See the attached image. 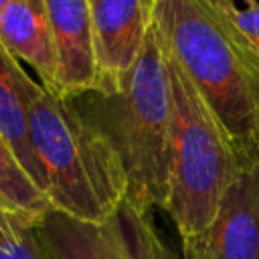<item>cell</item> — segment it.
<instances>
[{
    "label": "cell",
    "instance_id": "cell-1",
    "mask_svg": "<svg viewBox=\"0 0 259 259\" xmlns=\"http://www.w3.org/2000/svg\"><path fill=\"white\" fill-rule=\"evenodd\" d=\"M115 152L127 182L125 202L138 212L166 206L172 140V95L162 38L150 24L146 42L113 91L69 97Z\"/></svg>",
    "mask_w": 259,
    "mask_h": 259
},
{
    "label": "cell",
    "instance_id": "cell-2",
    "mask_svg": "<svg viewBox=\"0 0 259 259\" xmlns=\"http://www.w3.org/2000/svg\"><path fill=\"white\" fill-rule=\"evenodd\" d=\"M152 24L241 156L259 158V55L206 0H156Z\"/></svg>",
    "mask_w": 259,
    "mask_h": 259
},
{
    "label": "cell",
    "instance_id": "cell-3",
    "mask_svg": "<svg viewBox=\"0 0 259 259\" xmlns=\"http://www.w3.org/2000/svg\"><path fill=\"white\" fill-rule=\"evenodd\" d=\"M28 123L51 208L79 221L107 223L127 194L123 168L107 140L69 97L34 79L28 83Z\"/></svg>",
    "mask_w": 259,
    "mask_h": 259
},
{
    "label": "cell",
    "instance_id": "cell-4",
    "mask_svg": "<svg viewBox=\"0 0 259 259\" xmlns=\"http://www.w3.org/2000/svg\"><path fill=\"white\" fill-rule=\"evenodd\" d=\"M166 59L172 95V140L164 212L170 214L180 239H188L208 227L225 190L249 162L168 51Z\"/></svg>",
    "mask_w": 259,
    "mask_h": 259
},
{
    "label": "cell",
    "instance_id": "cell-5",
    "mask_svg": "<svg viewBox=\"0 0 259 259\" xmlns=\"http://www.w3.org/2000/svg\"><path fill=\"white\" fill-rule=\"evenodd\" d=\"M184 259H259V158L243 166L198 235L182 239Z\"/></svg>",
    "mask_w": 259,
    "mask_h": 259
},
{
    "label": "cell",
    "instance_id": "cell-6",
    "mask_svg": "<svg viewBox=\"0 0 259 259\" xmlns=\"http://www.w3.org/2000/svg\"><path fill=\"white\" fill-rule=\"evenodd\" d=\"M154 2L156 0H89L97 57L95 91L117 89L123 75L136 63L152 24Z\"/></svg>",
    "mask_w": 259,
    "mask_h": 259
},
{
    "label": "cell",
    "instance_id": "cell-7",
    "mask_svg": "<svg viewBox=\"0 0 259 259\" xmlns=\"http://www.w3.org/2000/svg\"><path fill=\"white\" fill-rule=\"evenodd\" d=\"M57 55V93L77 97L97 85L89 0H45Z\"/></svg>",
    "mask_w": 259,
    "mask_h": 259
},
{
    "label": "cell",
    "instance_id": "cell-8",
    "mask_svg": "<svg viewBox=\"0 0 259 259\" xmlns=\"http://www.w3.org/2000/svg\"><path fill=\"white\" fill-rule=\"evenodd\" d=\"M0 42L57 91V55L45 0H10L0 14Z\"/></svg>",
    "mask_w": 259,
    "mask_h": 259
},
{
    "label": "cell",
    "instance_id": "cell-9",
    "mask_svg": "<svg viewBox=\"0 0 259 259\" xmlns=\"http://www.w3.org/2000/svg\"><path fill=\"white\" fill-rule=\"evenodd\" d=\"M30 75L20 61L0 42V132L16 152L32 182L47 194V176L34 152L28 123V83Z\"/></svg>",
    "mask_w": 259,
    "mask_h": 259
},
{
    "label": "cell",
    "instance_id": "cell-10",
    "mask_svg": "<svg viewBox=\"0 0 259 259\" xmlns=\"http://www.w3.org/2000/svg\"><path fill=\"white\" fill-rule=\"evenodd\" d=\"M0 206L14 217L26 221L28 225L36 223L47 210H51V202L47 194L32 182L20 164L16 152L6 142L0 132Z\"/></svg>",
    "mask_w": 259,
    "mask_h": 259
},
{
    "label": "cell",
    "instance_id": "cell-11",
    "mask_svg": "<svg viewBox=\"0 0 259 259\" xmlns=\"http://www.w3.org/2000/svg\"><path fill=\"white\" fill-rule=\"evenodd\" d=\"M107 223L125 259H184L162 241L154 225L148 221V214L138 212L127 202H123Z\"/></svg>",
    "mask_w": 259,
    "mask_h": 259
},
{
    "label": "cell",
    "instance_id": "cell-12",
    "mask_svg": "<svg viewBox=\"0 0 259 259\" xmlns=\"http://www.w3.org/2000/svg\"><path fill=\"white\" fill-rule=\"evenodd\" d=\"M235 26V32L245 40V45L259 55V0H245V8L231 6L225 10Z\"/></svg>",
    "mask_w": 259,
    "mask_h": 259
},
{
    "label": "cell",
    "instance_id": "cell-13",
    "mask_svg": "<svg viewBox=\"0 0 259 259\" xmlns=\"http://www.w3.org/2000/svg\"><path fill=\"white\" fill-rule=\"evenodd\" d=\"M0 259H49L30 225H22L14 239L0 245Z\"/></svg>",
    "mask_w": 259,
    "mask_h": 259
},
{
    "label": "cell",
    "instance_id": "cell-14",
    "mask_svg": "<svg viewBox=\"0 0 259 259\" xmlns=\"http://www.w3.org/2000/svg\"><path fill=\"white\" fill-rule=\"evenodd\" d=\"M22 225H28V223L18 219V217H14L12 212H8V210H4L0 206V245H4L10 239H14Z\"/></svg>",
    "mask_w": 259,
    "mask_h": 259
},
{
    "label": "cell",
    "instance_id": "cell-15",
    "mask_svg": "<svg viewBox=\"0 0 259 259\" xmlns=\"http://www.w3.org/2000/svg\"><path fill=\"white\" fill-rule=\"evenodd\" d=\"M206 2H208V4H212V6H214V8H219V10H221V8H229V6H233V4H235V0H206Z\"/></svg>",
    "mask_w": 259,
    "mask_h": 259
},
{
    "label": "cell",
    "instance_id": "cell-16",
    "mask_svg": "<svg viewBox=\"0 0 259 259\" xmlns=\"http://www.w3.org/2000/svg\"><path fill=\"white\" fill-rule=\"evenodd\" d=\"M8 4H10V0H0V14H2V10H4Z\"/></svg>",
    "mask_w": 259,
    "mask_h": 259
}]
</instances>
